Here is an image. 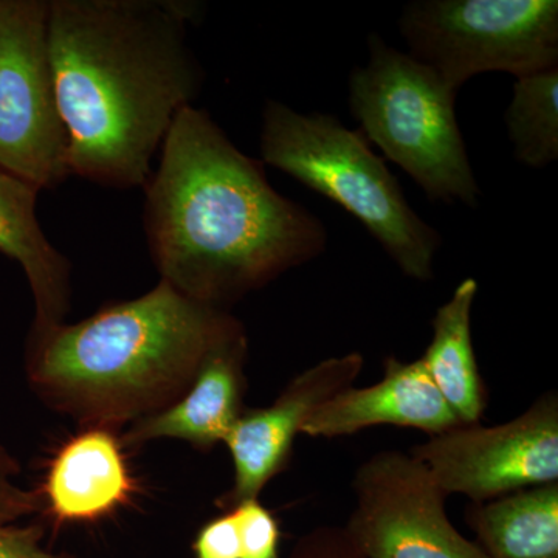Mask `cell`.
Returning a JSON list of instances; mask_svg holds the SVG:
<instances>
[{"label": "cell", "instance_id": "cell-1", "mask_svg": "<svg viewBox=\"0 0 558 558\" xmlns=\"http://www.w3.org/2000/svg\"><path fill=\"white\" fill-rule=\"evenodd\" d=\"M180 0H51L49 51L70 174L145 186L175 116L202 83Z\"/></svg>", "mask_w": 558, "mask_h": 558}, {"label": "cell", "instance_id": "cell-2", "mask_svg": "<svg viewBox=\"0 0 558 558\" xmlns=\"http://www.w3.org/2000/svg\"><path fill=\"white\" fill-rule=\"evenodd\" d=\"M143 186L150 256L163 281L227 310L326 248L325 226L281 196L205 110L186 106Z\"/></svg>", "mask_w": 558, "mask_h": 558}, {"label": "cell", "instance_id": "cell-3", "mask_svg": "<svg viewBox=\"0 0 558 558\" xmlns=\"http://www.w3.org/2000/svg\"><path fill=\"white\" fill-rule=\"evenodd\" d=\"M240 319L170 282L75 325L33 330L27 377L44 403L84 427L112 429L159 413L190 388Z\"/></svg>", "mask_w": 558, "mask_h": 558}, {"label": "cell", "instance_id": "cell-4", "mask_svg": "<svg viewBox=\"0 0 558 558\" xmlns=\"http://www.w3.org/2000/svg\"><path fill=\"white\" fill-rule=\"evenodd\" d=\"M263 163L292 175L360 220L407 277L432 281L442 244L405 199L398 179L362 132L326 113L269 100L260 130Z\"/></svg>", "mask_w": 558, "mask_h": 558}, {"label": "cell", "instance_id": "cell-5", "mask_svg": "<svg viewBox=\"0 0 558 558\" xmlns=\"http://www.w3.org/2000/svg\"><path fill=\"white\" fill-rule=\"evenodd\" d=\"M457 92L421 61L369 36V62L352 70L349 108L432 201L478 205L481 190L454 112Z\"/></svg>", "mask_w": 558, "mask_h": 558}, {"label": "cell", "instance_id": "cell-6", "mask_svg": "<svg viewBox=\"0 0 558 558\" xmlns=\"http://www.w3.org/2000/svg\"><path fill=\"white\" fill-rule=\"evenodd\" d=\"M399 27L409 54L454 90L481 73L557 68V0H417Z\"/></svg>", "mask_w": 558, "mask_h": 558}, {"label": "cell", "instance_id": "cell-7", "mask_svg": "<svg viewBox=\"0 0 558 558\" xmlns=\"http://www.w3.org/2000/svg\"><path fill=\"white\" fill-rule=\"evenodd\" d=\"M0 170L39 190L72 175L46 0H0Z\"/></svg>", "mask_w": 558, "mask_h": 558}, {"label": "cell", "instance_id": "cell-8", "mask_svg": "<svg viewBox=\"0 0 558 558\" xmlns=\"http://www.w3.org/2000/svg\"><path fill=\"white\" fill-rule=\"evenodd\" d=\"M347 529L363 558H488L450 523L447 495L411 453L379 451L355 472Z\"/></svg>", "mask_w": 558, "mask_h": 558}, {"label": "cell", "instance_id": "cell-9", "mask_svg": "<svg viewBox=\"0 0 558 558\" xmlns=\"http://www.w3.org/2000/svg\"><path fill=\"white\" fill-rule=\"evenodd\" d=\"M440 490L473 502L558 483V399L542 396L519 417L494 427L458 425L410 451Z\"/></svg>", "mask_w": 558, "mask_h": 558}, {"label": "cell", "instance_id": "cell-10", "mask_svg": "<svg viewBox=\"0 0 558 558\" xmlns=\"http://www.w3.org/2000/svg\"><path fill=\"white\" fill-rule=\"evenodd\" d=\"M362 354L322 360L289 381L266 409L242 413L227 436L234 480L222 506L233 508L258 498L263 488L288 468L296 436L319 405L354 385L363 369Z\"/></svg>", "mask_w": 558, "mask_h": 558}, {"label": "cell", "instance_id": "cell-11", "mask_svg": "<svg viewBox=\"0 0 558 558\" xmlns=\"http://www.w3.org/2000/svg\"><path fill=\"white\" fill-rule=\"evenodd\" d=\"M384 379L365 388L349 387L319 405L303 435L340 438L376 425H396L439 435L462 425L433 384L421 359L385 360Z\"/></svg>", "mask_w": 558, "mask_h": 558}, {"label": "cell", "instance_id": "cell-12", "mask_svg": "<svg viewBox=\"0 0 558 558\" xmlns=\"http://www.w3.org/2000/svg\"><path fill=\"white\" fill-rule=\"evenodd\" d=\"M247 352L245 329L220 343L174 403L131 425L123 436L124 446L140 447L150 440L172 438L207 451L226 442L244 413Z\"/></svg>", "mask_w": 558, "mask_h": 558}, {"label": "cell", "instance_id": "cell-13", "mask_svg": "<svg viewBox=\"0 0 558 558\" xmlns=\"http://www.w3.org/2000/svg\"><path fill=\"white\" fill-rule=\"evenodd\" d=\"M134 478L123 444L105 427H86L51 459L40 508L64 523L100 520L131 501Z\"/></svg>", "mask_w": 558, "mask_h": 558}, {"label": "cell", "instance_id": "cell-14", "mask_svg": "<svg viewBox=\"0 0 558 558\" xmlns=\"http://www.w3.org/2000/svg\"><path fill=\"white\" fill-rule=\"evenodd\" d=\"M39 191L0 170V252L16 260L28 279L36 310L33 330L61 325L70 310V263L40 229Z\"/></svg>", "mask_w": 558, "mask_h": 558}, {"label": "cell", "instance_id": "cell-15", "mask_svg": "<svg viewBox=\"0 0 558 558\" xmlns=\"http://www.w3.org/2000/svg\"><path fill=\"white\" fill-rule=\"evenodd\" d=\"M478 282L464 279L433 318V339L422 362L462 425L480 424L486 389L472 340V307Z\"/></svg>", "mask_w": 558, "mask_h": 558}, {"label": "cell", "instance_id": "cell-16", "mask_svg": "<svg viewBox=\"0 0 558 558\" xmlns=\"http://www.w3.org/2000/svg\"><path fill=\"white\" fill-rule=\"evenodd\" d=\"M469 521L488 558H558V483L473 502Z\"/></svg>", "mask_w": 558, "mask_h": 558}, {"label": "cell", "instance_id": "cell-17", "mask_svg": "<svg viewBox=\"0 0 558 558\" xmlns=\"http://www.w3.org/2000/svg\"><path fill=\"white\" fill-rule=\"evenodd\" d=\"M506 124L521 163L545 168L558 159V65L517 78Z\"/></svg>", "mask_w": 558, "mask_h": 558}, {"label": "cell", "instance_id": "cell-18", "mask_svg": "<svg viewBox=\"0 0 558 558\" xmlns=\"http://www.w3.org/2000/svg\"><path fill=\"white\" fill-rule=\"evenodd\" d=\"M240 534L241 558H278V520L258 498L245 499L229 509Z\"/></svg>", "mask_w": 558, "mask_h": 558}, {"label": "cell", "instance_id": "cell-19", "mask_svg": "<svg viewBox=\"0 0 558 558\" xmlns=\"http://www.w3.org/2000/svg\"><path fill=\"white\" fill-rule=\"evenodd\" d=\"M17 475L20 464L0 446V524H13L40 509L38 492L22 487Z\"/></svg>", "mask_w": 558, "mask_h": 558}, {"label": "cell", "instance_id": "cell-20", "mask_svg": "<svg viewBox=\"0 0 558 558\" xmlns=\"http://www.w3.org/2000/svg\"><path fill=\"white\" fill-rule=\"evenodd\" d=\"M194 554L196 558H241L240 534L230 510L201 529Z\"/></svg>", "mask_w": 558, "mask_h": 558}, {"label": "cell", "instance_id": "cell-21", "mask_svg": "<svg viewBox=\"0 0 558 558\" xmlns=\"http://www.w3.org/2000/svg\"><path fill=\"white\" fill-rule=\"evenodd\" d=\"M0 558H70L43 545V529L0 524Z\"/></svg>", "mask_w": 558, "mask_h": 558}]
</instances>
